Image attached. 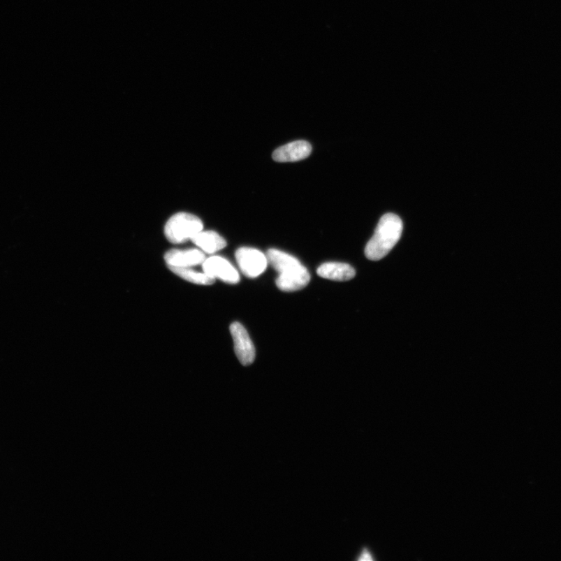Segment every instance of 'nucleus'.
I'll use <instances>...</instances> for the list:
<instances>
[{
  "mask_svg": "<svg viewBox=\"0 0 561 561\" xmlns=\"http://www.w3.org/2000/svg\"><path fill=\"white\" fill-rule=\"evenodd\" d=\"M203 252L214 254L226 247V241L214 231H201L191 240Z\"/></svg>",
  "mask_w": 561,
  "mask_h": 561,
  "instance_id": "obj_10",
  "label": "nucleus"
},
{
  "mask_svg": "<svg viewBox=\"0 0 561 561\" xmlns=\"http://www.w3.org/2000/svg\"><path fill=\"white\" fill-rule=\"evenodd\" d=\"M203 222L192 214L180 212L168 219L165 226L167 240L173 243H182L192 240L203 231Z\"/></svg>",
  "mask_w": 561,
  "mask_h": 561,
  "instance_id": "obj_3",
  "label": "nucleus"
},
{
  "mask_svg": "<svg viewBox=\"0 0 561 561\" xmlns=\"http://www.w3.org/2000/svg\"><path fill=\"white\" fill-rule=\"evenodd\" d=\"M203 271L228 284H238L240 277L232 263L221 256H214L205 259L202 263Z\"/></svg>",
  "mask_w": 561,
  "mask_h": 561,
  "instance_id": "obj_6",
  "label": "nucleus"
},
{
  "mask_svg": "<svg viewBox=\"0 0 561 561\" xmlns=\"http://www.w3.org/2000/svg\"><path fill=\"white\" fill-rule=\"evenodd\" d=\"M267 256L268 263L279 272L276 285L283 292H296L308 285V270L295 256L276 249H269Z\"/></svg>",
  "mask_w": 561,
  "mask_h": 561,
  "instance_id": "obj_1",
  "label": "nucleus"
},
{
  "mask_svg": "<svg viewBox=\"0 0 561 561\" xmlns=\"http://www.w3.org/2000/svg\"><path fill=\"white\" fill-rule=\"evenodd\" d=\"M311 152L312 147L309 142L296 140L279 147L274 152L272 157L279 162H293L307 159Z\"/></svg>",
  "mask_w": 561,
  "mask_h": 561,
  "instance_id": "obj_7",
  "label": "nucleus"
},
{
  "mask_svg": "<svg viewBox=\"0 0 561 561\" xmlns=\"http://www.w3.org/2000/svg\"><path fill=\"white\" fill-rule=\"evenodd\" d=\"M205 255L199 249H173L165 255L168 267L191 268L199 265L205 261Z\"/></svg>",
  "mask_w": 561,
  "mask_h": 561,
  "instance_id": "obj_8",
  "label": "nucleus"
},
{
  "mask_svg": "<svg viewBox=\"0 0 561 561\" xmlns=\"http://www.w3.org/2000/svg\"><path fill=\"white\" fill-rule=\"evenodd\" d=\"M231 333L234 342V349L243 366H249L255 359V348L247 330L241 323L234 322L231 326Z\"/></svg>",
  "mask_w": 561,
  "mask_h": 561,
  "instance_id": "obj_5",
  "label": "nucleus"
},
{
  "mask_svg": "<svg viewBox=\"0 0 561 561\" xmlns=\"http://www.w3.org/2000/svg\"><path fill=\"white\" fill-rule=\"evenodd\" d=\"M235 258L241 272L249 278H256L265 272L268 267V256L254 248L238 249L235 252Z\"/></svg>",
  "mask_w": 561,
  "mask_h": 561,
  "instance_id": "obj_4",
  "label": "nucleus"
},
{
  "mask_svg": "<svg viewBox=\"0 0 561 561\" xmlns=\"http://www.w3.org/2000/svg\"><path fill=\"white\" fill-rule=\"evenodd\" d=\"M317 274L323 279L344 282L353 279L356 275V271L348 263L328 262L323 263L317 268Z\"/></svg>",
  "mask_w": 561,
  "mask_h": 561,
  "instance_id": "obj_9",
  "label": "nucleus"
},
{
  "mask_svg": "<svg viewBox=\"0 0 561 561\" xmlns=\"http://www.w3.org/2000/svg\"><path fill=\"white\" fill-rule=\"evenodd\" d=\"M168 268L182 279L197 284V285L209 286L212 285L215 282V279L213 277L208 275L205 272H196L190 268L168 267Z\"/></svg>",
  "mask_w": 561,
  "mask_h": 561,
  "instance_id": "obj_11",
  "label": "nucleus"
},
{
  "mask_svg": "<svg viewBox=\"0 0 561 561\" xmlns=\"http://www.w3.org/2000/svg\"><path fill=\"white\" fill-rule=\"evenodd\" d=\"M403 231L402 219L395 214H384L378 222L373 238L365 248V255L370 261H379L387 256L400 240Z\"/></svg>",
  "mask_w": 561,
  "mask_h": 561,
  "instance_id": "obj_2",
  "label": "nucleus"
}]
</instances>
